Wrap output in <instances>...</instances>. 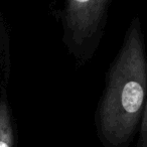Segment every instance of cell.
I'll list each match as a JSON object with an SVG mask.
<instances>
[{"label": "cell", "instance_id": "obj_4", "mask_svg": "<svg viewBox=\"0 0 147 147\" xmlns=\"http://www.w3.org/2000/svg\"><path fill=\"white\" fill-rule=\"evenodd\" d=\"M139 136L137 141V147H147V99L145 103L144 111L139 125Z\"/></svg>", "mask_w": 147, "mask_h": 147}, {"label": "cell", "instance_id": "obj_1", "mask_svg": "<svg viewBox=\"0 0 147 147\" xmlns=\"http://www.w3.org/2000/svg\"><path fill=\"white\" fill-rule=\"evenodd\" d=\"M146 99L147 55L136 18L109 67L97 108V134L105 147L130 145L139 130Z\"/></svg>", "mask_w": 147, "mask_h": 147}, {"label": "cell", "instance_id": "obj_3", "mask_svg": "<svg viewBox=\"0 0 147 147\" xmlns=\"http://www.w3.org/2000/svg\"><path fill=\"white\" fill-rule=\"evenodd\" d=\"M14 132L6 102H0V147H13Z\"/></svg>", "mask_w": 147, "mask_h": 147}, {"label": "cell", "instance_id": "obj_2", "mask_svg": "<svg viewBox=\"0 0 147 147\" xmlns=\"http://www.w3.org/2000/svg\"><path fill=\"white\" fill-rule=\"evenodd\" d=\"M108 4L109 0H65L63 39L77 61L86 63L93 57Z\"/></svg>", "mask_w": 147, "mask_h": 147}]
</instances>
